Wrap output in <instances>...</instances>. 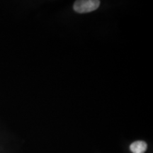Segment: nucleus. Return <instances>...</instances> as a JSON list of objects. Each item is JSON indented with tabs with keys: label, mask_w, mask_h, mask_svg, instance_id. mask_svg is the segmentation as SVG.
<instances>
[{
	"label": "nucleus",
	"mask_w": 153,
	"mask_h": 153,
	"mask_svg": "<svg viewBox=\"0 0 153 153\" xmlns=\"http://www.w3.org/2000/svg\"><path fill=\"white\" fill-rule=\"evenodd\" d=\"M100 5L99 0H79L74 1L73 8L77 13H88L95 11Z\"/></svg>",
	"instance_id": "obj_1"
},
{
	"label": "nucleus",
	"mask_w": 153,
	"mask_h": 153,
	"mask_svg": "<svg viewBox=\"0 0 153 153\" xmlns=\"http://www.w3.org/2000/svg\"><path fill=\"white\" fill-rule=\"evenodd\" d=\"M131 152L133 153H145L147 150V143L144 141H135L130 146Z\"/></svg>",
	"instance_id": "obj_2"
}]
</instances>
